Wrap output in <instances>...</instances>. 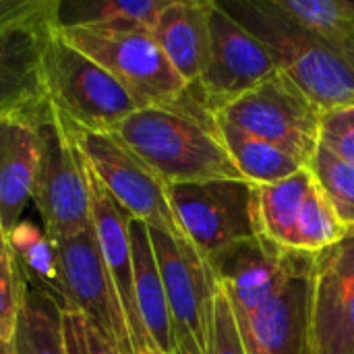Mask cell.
Masks as SVG:
<instances>
[{"label":"cell","mask_w":354,"mask_h":354,"mask_svg":"<svg viewBox=\"0 0 354 354\" xmlns=\"http://www.w3.org/2000/svg\"><path fill=\"white\" fill-rule=\"evenodd\" d=\"M50 4L52 0H0V29L33 19Z\"/></svg>","instance_id":"obj_32"},{"label":"cell","mask_w":354,"mask_h":354,"mask_svg":"<svg viewBox=\"0 0 354 354\" xmlns=\"http://www.w3.org/2000/svg\"><path fill=\"white\" fill-rule=\"evenodd\" d=\"M170 0H87L58 2L56 27H95L151 33Z\"/></svg>","instance_id":"obj_20"},{"label":"cell","mask_w":354,"mask_h":354,"mask_svg":"<svg viewBox=\"0 0 354 354\" xmlns=\"http://www.w3.org/2000/svg\"><path fill=\"white\" fill-rule=\"evenodd\" d=\"M62 336L66 354H120L97 326L73 307L62 309Z\"/></svg>","instance_id":"obj_29"},{"label":"cell","mask_w":354,"mask_h":354,"mask_svg":"<svg viewBox=\"0 0 354 354\" xmlns=\"http://www.w3.org/2000/svg\"><path fill=\"white\" fill-rule=\"evenodd\" d=\"M64 127L91 174L124 214L174 239H187L170 207L166 185L131 149L110 133L83 131L68 122Z\"/></svg>","instance_id":"obj_8"},{"label":"cell","mask_w":354,"mask_h":354,"mask_svg":"<svg viewBox=\"0 0 354 354\" xmlns=\"http://www.w3.org/2000/svg\"><path fill=\"white\" fill-rule=\"evenodd\" d=\"M25 288V276L4 243L0 247V336L4 340H15Z\"/></svg>","instance_id":"obj_28"},{"label":"cell","mask_w":354,"mask_h":354,"mask_svg":"<svg viewBox=\"0 0 354 354\" xmlns=\"http://www.w3.org/2000/svg\"><path fill=\"white\" fill-rule=\"evenodd\" d=\"M58 0L33 19L0 29V118L41 116L50 110L41 79V54L56 25Z\"/></svg>","instance_id":"obj_14"},{"label":"cell","mask_w":354,"mask_h":354,"mask_svg":"<svg viewBox=\"0 0 354 354\" xmlns=\"http://www.w3.org/2000/svg\"><path fill=\"white\" fill-rule=\"evenodd\" d=\"M351 4H353V8H354V0H351Z\"/></svg>","instance_id":"obj_36"},{"label":"cell","mask_w":354,"mask_h":354,"mask_svg":"<svg viewBox=\"0 0 354 354\" xmlns=\"http://www.w3.org/2000/svg\"><path fill=\"white\" fill-rule=\"evenodd\" d=\"M87 176H89V193H91L93 232L97 236V245H100L104 263L108 268V274L112 278V284L118 292V299L127 317V326L131 332L133 351L137 354L145 348H151V344L143 330V324L137 311V301H135L133 251H131V234H129L131 216L124 214L114 203V199L104 191V187L97 183V178L91 174L89 168H87Z\"/></svg>","instance_id":"obj_16"},{"label":"cell","mask_w":354,"mask_h":354,"mask_svg":"<svg viewBox=\"0 0 354 354\" xmlns=\"http://www.w3.org/2000/svg\"><path fill=\"white\" fill-rule=\"evenodd\" d=\"M313 261V259H311ZM311 266L295 274L261 309L236 317L247 354H305Z\"/></svg>","instance_id":"obj_15"},{"label":"cell","mask_w":354,"mask_h":354,"mask_svg":"<svg viewBox=\"0 0 354 354\" xmlns=\"http://www.w3.org/2000/svg\"><path fill=\"white\" fill-rule=\"evenodd\" d=\"M41 79L50 106L71 127L112 133L143 108L108 71L71 46L56 25L41 54Z\"/></svg>","instance_id":"obj_3"},{"label":"cell","mask_w":354,"mask_h":354,"mask_svg":"<svg viewBox=\"0 0 354 354\" xmlns=\"http://www.w3.org/2000/svg\"><path fill=\"white\" fill-rule=\"evenodd\" d=\"M6 247L19 263L25 282L48 292L64 307L62 272L56 243L41 226L31 220H21L8 234Z\"/></svg>","instance_id":"obj_22"},{"label":"cell","mask_w":354,"mask_h":354,"mask_svg":"<svg viewBox=\"0 0 354 354\" xmlns=\"http://www.w3.org/2000/svg\"><path fill=\"white\" fill-rule=\"evenodd\" d=\"M56 31L108 71L143 108L174 106L187 93V81L174 71L147 31H110L95 27H56Z\"/></svg>","instance_id":"obj_4"},{"label":"cell","mask_w":354,"mask_h":354,"mask_svg":"<svg viewBox=\"0 0 354 354\" xmlns=\"http://www.w3.org/2000/svg\"><path fill=\"white\" fill-rule=\"evenodd\" d=\"M313 183V176L307 168L301 172L274 183L255 187L257 191V218L259 230L263 236L276 245L295 251V230L297 220L305 201V195Z\"/></svg>","instance_id":"obj_23"},{"label":"cell","mask_w":354,"mask_h":354,"mask_svg":"<svg viewBox=\"0 0 354 354\" xmlns=\"http://www.w3.org/2000/svg\"><path fill=\"white\" fill-rule=\"evenodd\" d=\"M137 354H162V353H158L156 348H145V351H141V353H137Z\"/></svg>","instance_id":"obj_34"},{"label":"cell","mask_w":354,"mask_h":354,"mask_svg":"<svg viewBox=\"0 0 354 354\" xmlns=\"http://www.w3.org/2000/svg\"><path fill=\"white\" fill-rule=\"evenodd\" d=\"M346 236L336 212L332 209L330 201L326 199L319 185L311 183L295 230V251L301 253H319Z\"/></svg>","instance_id":"obj_26"},{"label":"cell","mask_w":354,"mask_h":354,"mask_svg":"<svg viewBox=\"0 0 354 354\" xmlns=\"http://www.w3.org/2000/svg\"><path fill=\"white\" fill-rule=\"evenodd\" d=\"M212 0H170L151 31L174 71L193 85L199 81L209 58Z\"/></svg>","instance_id":"obj_18"},{"label":"cell","mask_w":354,"mask_h":354,"mask_svg":"<svg viewBox=\"0 0 354 354\" xmlns=\"http://www.w3.org/2000/svg\"><path fill=\"white\" fill-rule=\"evenodd\" d=\"M54 243L62 272L64 307H73L83 313L116 346L118 353L135 354L127 317L93 228Z\"/></svg>","instance_id":"obj_13"},{"label":"cell","mask_w":354,"mask_h":354,"mask_svg":"<svg viewBox=\"0 0 354 354\" xmlns=\"http://www.w3.org/2000/svg\"><path fill=\"white\" fill-rule=\"evenodd\" d=\"M62 305L48 292L27 284L15 334V354H66Z\"/></svg>","instance_id":"obj_24"},{"label":"cell","mask_w":354,"mask_h":354,"mask_svg":"<svg viewBox=\"0 0 354 354\" xmlns=\"http://www.w3.org/2000/svg\"><path fill=\"white\" fill-rule=\"evenodd\" d=\"M0 354H15V344L0 336Z\"/></svg>","instance_id":"obj_33"},{"label":"cell","mask_w":354,"mask_h":354,"mask_svg":"<svg viewBox=\"0 0 354 354\" xmlns=\"http://www.w3.org/2000/svg\"><path fill=\"white\" fill-rule=\"evenodd\" d=\"M303 29L354 54V8L351 0H272Z\"/></svg>","instance_id":"obj_25"},{"label":"cell","mask_w":354,"mask_h":354,"mask_svg":"<svg viewBox=\"0 0 354 354\" xmlns=\"http://www.w3.org/2000/svg\"><path fill=\"white\" fill-rule=\"evenodd\" d=\"M313 253L290 251L263 234L239 241L207 259L236 317L268 305L284 284L311 266Z\"/></svg>","instance_id":"obj_12"},{"label":"cell","mask_w":354,"mask_h":354,"mask_svg":"<svg viewBox=\"0 0 354 354\" xmlns=\"http://www.w3.org/2000/svg\"><path fill=\"white\" fill-rule=\"evenodd\" d=\"M322 114L288 75L276 71L216 116L280 147L307 168L319 147Z\"/></svg>","instance_id":"obj_7"},{"label":"cell","mask_w":354,"mask_h":354,"mask_svg":"<svg viewBox=\"0 0 354 354\" xmlns=\"http://www.w3.org/2000/svg\"><path fill=\"white\" fill-rule=\"evenodd\" d=\"M50 110L41 116L0 118V226L4 236L23 220V209L31 199L39 164V122Z\"/></svg>","instance_id":"obj_17"},{"label":"cell","mask_w":354,"mask_h":354,"mask_svg":"<svg viewBox=\"0 0 354 354\" xmlns=\"http://www.w3.org/2000/svg\"><path fill=\"white\" fill-rule=\"evenodd\" d=\"M31 201L52 241L93 228L87 166L54 108L39 122V164Z\"/></svg>","instance_id":"obj_5"},{"label":"cell","mask_w":354,"mask_h":354,"mask_svg":"<svg viewBox=\"0 0 354 354\" xmlns=\"http://www.w3.org/2000/svg\"><path fill=\"white\" fill-rule=\"evenodd\" d=\"M6 243V236H4V232H2V226H0V247Z\"/></svg>","instance_id":"obj_35"},{"label":"cell","mask_w":354,"mask_h":354,"mask_svg":"<svg viewBox=\"0 0 354 354\" xmlns=\"http://www.w3.org/2000/svg\"><path fill=\"white\" fill-rule=\"evenodd\" d=\"M216 124L222 143L230 160L239 168L241 176L255 187L280 183L305 168L299 160H295L280 147L236 129L222 116H216Z\"/></svg>","instance_id":"obj_21"},{"label":"cell","mask_w":354,"mask_h":354,"mask_svg":"<svg viewBox=\"0 0 354 354\" xmlns=\"http://www.w3.org/2000/svg\"><path fill=\"white\" fill-rule=\"evenodd\" d=\"M272 56L322 110L354 106V54L303 29L282 15L272 0H228L220 4Z\"/></svg>","instance_id":"obj_2"},{"label":"cell","mask_w":354,"mask_h":354,"mask_svg":"<svg viewBox=\"0 0 354 354\" xmlns=\"http://www.w3.org/2000/svg\"><path fill=\"white\" fill-rule=\"evenodd\" d=\"M319 145L354 166V106L334 108L322 114Z\"/></svg>","instance_id":"obj_30"},{"label":"cell","mask_w":354,"mask_h":354,"mask_svg":"<svg viewBox=\"0 0 354 354\" xmlns=\"http://www.w3.org/2000/svg\"><path fill=\"white\" fill-rule=\"evenodd\" d=\"M209 354H247L232 305L220 284L214 305V330H212Z\"/></svg>","instance_id":"obj_31"},{"label":"cell","mask_w":354,"mask_h":354,"mask_svg":"<svg viewBox=\"0 0 354 354\" xmlns=\"http://www.w3.org/2000/svg\"><path fill=\"white\" fill-rule=\"evenodd\" d=\"M305 354H354V234L313 253Z\"/></svg>","instance_id":"obj_11"},{"label":"cell","mask_w":354,"mask_h":354,"mask_svg":"<svg viewBox=\"0 0 354 354\" xmlns=\"http://www.w3.org/2000/svg\"><path fill=\"white\" fill-rule=\"evenodd\" d=\"M149 228V226H147ZM172 322L176 354H209L218 280L205 257L187 241L149 228Z\"/></svg>","instance_id":"obj_6"},{"label":"cell","mask_w":354,"mask_h":354,"mask_svg":"<svg viewBox=\"0 0 354 354\" xmlns=\"http://www.w3.org/2000/svg\"><path fill=\"white\" fill-rule=\"evenodd\" d=\"M307 170L324 191L346 236L354 234V166L336 158L324 145L313 153Z\"/></svg>","instance_id":"obj_27"},{"label":"cell","mask_w":354,"mask_h":354,"mask_svg":"<svg viewBox=\"0 0 354 354\" xmlns=\"http://www.w3.org/2000/svg\"><path fill=\"white\" fill-rule=\"evenodd\" d=\"M129 234H131V251H133L135 301H137V311L143 330L149 338L151 348L162 354H176L170 311H168L158 261L153 255L149 228L143 222L131 218Z\"/></svg>","instance_id":"obj_19"},{"label":"cell","mask_w":354,"mask_h":354,"mask_svg":"<svg viewBox=\"0 0 354 354\" xmlns=\"http://www.w3.org/2000/svg\"><path fill=\"white\" fill-rule=\"evenodd\" d=\"M166 191L183 234L205 259L261 234L257 191L247 180L170 185Z\"/></svg>","instance_id":"obj_9"},{"label":"cell","mask_w":354,"mask_h":354,"mask_svg":"<svg viewBox=\"0 0 354 354\" xmlns=\"http://www.w3.org/2000/svg\"><path fill=\"white\" fill-rule=\"evenodd\" d=\"M166 187L245 180L218 133L216 116L185 93L174 106H145L112 133Z\"/></svg>","instance_id":"obj_1"},{"label":"cell","mask_w":354,"mask_h":354,"mask_svg":"<svg viewBox=\"0 0 354 354\" xmlns=\"http://www.w3.org/2000/svg\"><path fill=\"white\" fill-rule=\"evenodd\" d=\"M266 46L218 2L209 19V58L187 91L214 116L276 73Z\"/></svg>","instance_id":"obj_10"}]
</instances>
